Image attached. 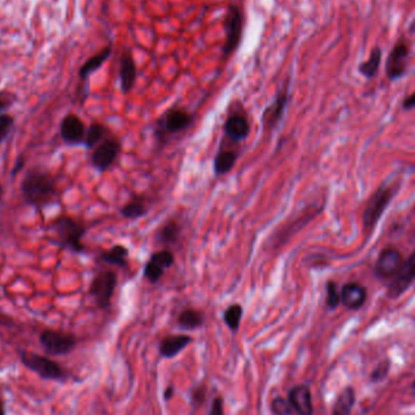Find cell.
<instances>
[{
  "instance_id": "obj_1",
  "label": "cell",
  "mask_w": 415,
  "mask_h": 415,
  "mask_svg": "<svg viewBox=\"0 0 415 415\" xmlns=\"http://www.w3.org/2000/svg\"><path fill=\"white\" fill-rule=\"evenodd\" d=\"M21 193L26 203L43 209L55 203L58 196L56 179L49 171L32 168L21 181Z\"/></svg>"
},
{
  "instance_id": "obj_2",
  "label": "cell",
  "mask_w": 415,
  "mask_h": 415,
  "mask_svg": "<svg viewBox=\"0 0 415 415\" xmlns=\"http://www.w3.org/2000/svg\"><path fill=\"white\" fill-rule=\"evenodd\" d=\"M18 359L22 364L33 371L40 379L44 380L56 381V383H65L68 380V373L60 363L50 359L49 356L28 352V351H20Z\"/></svg>"
},
{
  "instance_id": "obj_3",
  "label": "cell",
  "mask_w": 415,
  "mask_h": 415,
  "mask_svg": "<svg viewBox=\"0 0 415 415\" xmlns=\"http://www.w3.org/2000/svg\"><path fill=\"white\" fill-rule=\"evenodd\" d=\"M53 230L60 240V244L65 247L66 249L75 254H83L85 252V247L82 242L87 232V226L84 223L70 216H61L54 221Z\"/></svg>"
},
{
  "instance_id": "obj_4",
  "label": "cell",
  "mask_w": 415,
  "mask_h": 415,
  "mask_svg": "<svg viewBox=\"0 0 415 415\" xmlns=\"http://www.w3.org/2000/svg\"><path fill=\"white\" fill-rule=\"evenodd\" d=\"M395 192H396V188L385 185L378 188L374 194L369 198L367 206L363 211V228L366 233L374 231L376 223H379L385 210L392 201Z\"/></svg>"
},
{
  "instance_id": "obj_5",
  "label": "cell",
  "mask_w": 415,
  "mask_h": 415,
  "mask_svg": "<svg viewBox=\"0 0 415 415\" xmlns=\"http://www.w3.org/2000/svg\"><path fill=\"white\" fill-rule=\"evenodd\" d=\"M117 284H118V277L112 270L99 272L92 278L90 288H89V295L99 309L105 310L111 306Z\"/></svg>"
},
{
  "instance_id": "obj_6",
  "label": "cell",
  "mask_w": 415,
  "mask_h": 415,
  "mask_svg": "<svg viewBox=\"0 0 415 415\" xmlns=\"http://www.w3.org/2000/svg\"><path fill=\"white\" fill-rule=\"evenodd\" d=\"M194 117L184 109H171L158 120L156 135L158 140H166L169 136L187 130L192 125Z\"/></svg>"
},
{
  "instance_id": "obj_7",
  "label": "cell",
  "mask_w": 415,
  "mask_h": 415,
  "mask_svg": "<svg viewBox=\"0 0 415 415\" xmlns=\"http://www.w3.org/2000/svg\"><path fill=\"white\" fill-rule=\"evenodd\" d=\"M39 342L48 356L61 357L70 354L77 346V337L68 333L47 329L40 333Z\"/></svg>"
},
{
  "instance_id": "obj_8",
  "label": "cell",
  "mask_w": 415,
  "mask_h": 415,
  "mask_svg": "<svg viewBox=\"0 0 415 415\" xmlns=\"http://www.w3.org/2000/svg\"><path fill=\"white\" fill-rule=\"evenodd\" d=\"M243 35V13L238 6H231L226 16V42L223 45V57L235 53Z\"/></svg>"
},
{
  "instance_id": "obj_9",
  "label": "cell",
  "mask_w": 415,
  "mask_h": 415,
  "mask_svg": "<svg viewBox=\"0 0 415 415\" xmlns=\"http://www.w3.org/2000/svg\"><path fill=\"white\" fill-rule=\"evenodd\" d=\"M403 260L402 254L393 247H386L383 249L378 260H376L374 272L378 278L380 280H391L397 275L399 270L402 268Z\"/></svg>"
},
{
  "instance_id": "obj_10",
  "label": "cell",
  "mask_w": 415,
  "mask_h": 415,
  "mask_svg": "<svg viewBox=\"0 0 415 415\" xmlns=\"http://www.w3.org/2000/svg\"><path fill=\"white\" fill-rule=\"evenodd\" d=\"M175 264V256L169 249H161L151 254L149 261L144 267V277L151 284H156L162 280L166 270Z\"/></svg>"
},
{
  "instance_id": "obj_11",
  "label": "cell",
  "mask_w": 415,
  "mask_h": 415,
  "mask_svg": "<svg viewBox=\"0 0 415 415\" xmlns=\"http://www.w3.org/2000/svg\"><path fill=\"white\" fill-rule=\"evenodd\" d=\"M122 151L120 142L116 139H105L97 144L92 154V164L97 171L104 173L109 171L117 161L119 153Z\"/></svg>"
},
{
  "instance_id": "obj_12",
  "label": "cell",
  "mask_w": 415,
  "mask_h": 415,
  "mask_svg": "<svg viewBox=\"0 0 415 415\" xmlns=\"http://www.w3.org/2000/svg\"><path fill=\"white\" fill-rule=\"evenodd\" d=\"M288 104L289 87L288 84H285L280 92H277L275 100L272 101L271 105L267 106L265 111H264L261 119L264 130H273L280 124V120L283 119Z\"/></svg>"
},
{
  "instance_id": "obj_13",
  "label": "cell",
  "mask_w": 415,
  "mask_h": 415,
  "mask_svg": "<svg viewBox=\"0 0 415 415\" xmlns=\"http://www.w3.org/2000/svg\"><path fill=\"white\" fill-rule=\"evenodd\" d=\"M87 128L77 114H67L60 124V135L63 142L70 146L84 144Z\"/></svg>"
},
{
  "instance_id": "obj_14",
  "label": "cell",
  "mask_w": 415,
  "mask_h": 415,
  "mask_svg": "<svg viewBox=\"0 0 415 415\" xmlns=\"http://www.w3.org/2000/svg\"><path fill=\"white\" fill-rule=\"evenodd\" d=\"M415 280V250L409 255V258L403 262L402 268L399 270L397 275L392 278L390 283V297H401L407 289L411 287V284Z\"/></svg>"
},
{
  "instance_id": "obj_15",
  "label": "cell",
  "mask_w": 415,
  "mask_h": 415,
  "mask_svg": "<svg viewBox=\"0 0 415 415\" xmlns=\"http://www.w3.org/2000/svg\"><path fill=\"white\" fill-rule=\"evenodd\" d=\"M409 56V48L406 42L401 40L395 45L386 62V73L391 80L401 78L407 70V62Z\"/></svg>"
},
{
  "instance_id": "obj_16",
  "label": "cell",
  "mask_w": 415,
  "mask_h": 415,
  "mask_svg": "<svg viewBox=\"0 0 415 415\" xmlns=\"http://www.w3.org/2000/svg\"><path fill=\"white\" fill-rule=\"evenodd\" d=\"M223 131L230 140L235 142L244 141L250 134L249 120L244 114H231L223 124Z\"/></svg>"
},
{
  "instance_id": "obj_17",
  "label": "cell",
  "mask_w": 415,
  "mask_h": 415,
  "mask_svg": "<svg viewBox=\"0 0 415 415\" xmlns=\"http://www.w3.org/2000/svg\"><path fill=\"white\" fill-rule=\"evenodd\" d=\"M119 79H120V90L124 95H127L135 87L136 79H137L135 60L130 53H124L120 57Z\"/></svg>"
},
{
  "instance_id": "obj_18",
  "label": "cell",
  "mask_w": 415,
  "mask_h": 415,
  "mask_svg": "<svg viewBox=\"0 0 415 415\" xmlns=\"http://www.w3.org/2000/svg\"><path fill=\"white\" fill-rule=\"evenodd\" d=\"M341 304L349 310H359L367 300V292L359 283H347L340 292Z\"/></svg>"
},
{
  "instance_id": "obj_19",
  "label": "cell",
  "mask_w": 415,
  "mask_h": 415,
  "mask_svg": "<svg viewBox=\"0 0 415 415\" xmlns=\"http://www.w3.org/2000/svg\"><path fill=\"white\" fill-rule=\"evenodd\" d=\"M289 403L300 415H312V397L307 386H297L289 393Z\"/></svg>"
},
{
  "instance_id": "obj_20",
  "label": "cell",
  "mask_w": 415,
  "mask_h": 415,
  "mask_svg": "<svg viewBox=\"0 0 415 415\" xmlns=\"http://www.w3.org/2000/svg\"><path fill=\"white\" fill-rule=\"evenodd\" d=\"M191 341L192 337L188 335H169L163 339L159 346V351L164 357L171 359L181 352L188 344H191Z\"/></svg>"
},
{
  "instance_id": "obj_21",
  "label": "cell",
  "mask_w": 415,
  "mask_h": 415,
  "mask_svg": "<svg viewBox=\"0 0 415 415\" xmlns=\"http://www.w3.org/2000/svg\"><path fill=\"white\" fill-rule=\"evenodd\" d=\"M100 259L112 266L125 268L129 265V249L125 245L116 244L101 254Z\"/></svg>"
},
{
  "instance_id": "obj_22",
  "label": "cell",
  "mask_w": 415,
  "mask_h": 415,
  "mask_svg": "<svg viewBox=\"0 0 415 415\" xmlns=\"http://www.w3.org/2000/svg\"><path fill=\"white\" fill-rule=\"evenodd\" d=\"M112 55V48L107 47V48L101 50L100 53L94 55L90 57L83 66L82 68L79 70V77L85 80L89 78V75H92L94 72H97V70H100L101 66L104 65L109 56Z\"/></svg>"
},
{
  "instance_id": "obj_23",
  "label": "cell",
  "mask_w": 415,
  "mask_h": 415,
  "mask_svg": "<svg viewBox=\"0 0 415 415\" xmlns=\"http://www.w3.org/2000/svg\"><path fill=\"white\" fill-rule=\"evenodd\" d=\"M237 158L238 156L235 151H220L215 156L214 166H213L214 174L216 176L228 174L236 166Z\"/></svg>"
},
{
  "instance_id": "obj_24",
  "label": "cell",
  "mask_w": 415,
  "mask_h": 415,
  "mask_svg": "<svg viewBox=\"0 0 415 415\" xmlns=\"http://www.w3.org/2000/svg\"><path fill=\"white\" fill-rule=\"evenodd\" d=\"M204 321L206 317L202 311L196 310V309H186L180 314L178 323L182 329L193 330L202 327L204 324Z\"/></svg>"
},
{
  "instance_id": "obj_25",
  "label": "cell",
  "mask_w": 415,
  "mask_h": 415,
  "mask_svg": "<svg viewBox=\"0 0 415 415\" xmlns=\"http://www.w3.org/2000/svg\"><path fill=\"white\" fill-rule=\"evenodd\" d=\"M354 404V391L352 388H346L337 396V402L333 408L332 415H349Z\"/></svg>"
},
{
  "instance_id": "obj_26",
  "label": "cell",
  "mask_w": 415,
  "mask_h": 415,
  "mask_svg": "<svg viewBox=\"0 0 415 415\" xmlns=\"http://www.w3.org/2000/svg\"><path fill=\"white\" fill-rule=\"evenodd\" d=\"M107 135V129H106L100 123H92L90 127L87 128V134H85V140L84 146L87 149H94L97 144H101L105 140Z\"/></svg>"
},
{
  "instance_id": "obj_27",
  "label": "cell",
  "mask_w": 415,
  "mask_h": 415,
  "mask_svg": "<svg viewBox=\"0 0 415 415\" xmlns=\"http://www.w3.org/2000/svg\"><path fill=\"white\" fill-rule=\"evenodd\" d=\"M180 232H181V228L179 223L171 220L163 225L162 228L158 232L157 238L162 244L173 245L179 240Z\"/></svg>"
},
{
  "instance_id": "obj_28",
  "label": "cell",
  "mask_w": 415,
  "mask_h": 415,
  "mask_svg": "<svg viewBox=\"0 0 415 415\" xmlns=\"http://www.w3.org/2000/svg\"><path fill=\"white\" fill-rule=\"evenodd\" d=\"M147 213H149L147 206L140 199L128 202L127 204H124L120 208V214L123 218H128V220H137V218H144Z\"/></svg>"
},
{
  "instance_id": "obj_29",
  "label": "cell",
  "mask_w": 415,
  "mask_h": 415,
  "mask_svg": "<svg viewBox=\"0 0 415 415\" xmlns=\"http://www.w3.org/2000/svg\"><path fill=\"white\" fill-rule=\"evenodd\" d=\"M381 62V50L380 48H374L371 50V56L367 61L363 62L359 66V72L367 78H373L378 73L379 66Z\"/></svg>"
},
{
  "instance_id": "obj_30",
  "label": "cell",
  "mask_w": 415,
  "mask_h": 415,
  "mask_svg": "<svg viewBox=\"0 0 415 415\" xmlns=\"http://www.w3.org/2000/svg\"><path fill=\"white\" fill-rule=\"evenodd\" d=\"M243 317V307L240 304H232L223 312V322L232 332H237Z\"/></svg>"
},
{
  "instance_id": "obj_31",
  "label": "cell",
  "mask_w": 415,
  "mask_h": 415,
  "mask_svg": "<svg viewBox=\"0 0 415 415\" xmlns=\"http://www.w3.org/2000/svg\"><path fill=\"white\" fill-rule=\"evenodd\" d=\"M326 293H327V297H326V304H327L328 307H329L330 310L337 309V306L341 304V295L339 289H337V283H335L334 280H329V282H327V285H326Z\"/></svg>"
},
{
  "instance_id": "obj_32",
  "label": "cell",
  "mask_w": 415,
  "mask_h": 415,
  "mask_svg": "<svg viewBox=\"0 0 415 415\" xmlns=\"http://www.w3.org/2000/svg\"><path fill=\"white\" fill-rule=\"evenodd\" d=\"M13 127V117L8 113L0 114V144L8 137Z\"/></svg>"
},
{
  "instance_id": "obj_33",
  "label": "cell",
  "mask_w": 415,
  "mask_h": 415,
  "mask_svg": "<svg viewBox=\"0 0 415 415\" xmlns=\"http://www.w3.org/2000/svg\"><path fill=\"white\" fill-rule=\"evenodd\" d=\"M272 411L275 415H292V409L284 398H275L272 402Z\"/></svg>"
},
{
  "instance_id": "obj_34",
  "label": "cell",
  "mask_w": 415,
  "mask_h": 415,
  "mask_svg": "<svg viewBox=\"0 0 415 415\" xmlns=\"http://www.w3.org/2000/svg\"><path fill=\"white\" fill-rule=\"evenodd\" d=\"M16 97L11 92H0V114L5 113L6 109L13 106Z\"/></svg>"
},
{
  "instance_id": "obj_35",
  "label": "cell",
  "mask_w": 415,
  "mask_h": 415,
  "mask_svg": "<svg viewBox=\"0 0 415 415\" xmlns=\"http://www.w3.org/2000/svg\"><path fill=\"white\" fill-rule=\"evenodd\" d=\"M388 373H389V362L385 361L379 364V367H376L374 373L371 374V378H373V380H380V379H384Z\"/></svg>"
},
{
  "instance_id": "obj_36",
  "label": "cell",
  "mask_w": 415,
  "mask_h": 415,
  "mask_svg": "<svg viewBox=\"0 0 415 415\" xmlns=\"http://www.w3.org/2000/svg\"><path fill=\"white\" fill-rule=\"evenodd\" d=\"M209 415H223V403L221 398H215Z\"/></svg>"
},
{
  "instance_id": "obj_37",
  "label": "cell",
  "mask_w": 415,
  "mask_h": 415,
  "mask_svg": "<svg viewBox=\"0 0 415 415\" xmlns=\"http://www.w3.org/2000/svg\"><path fill=\"white\" fill-rule=\"evenodd\" d=\"M25 163H26V159L23 157V154H21V156L16 159L15 164H13L11 176H15V175L18 174V171H21L22 168L25 166Z\"/></svg>"
},
{
  "instance_id": "obj_38",
  "label": "cell",
  "mask_w": 415,
  "mask_h": 415,
  "mask_svg": "<svg viewBox=\"0 0 415 415\" xmlns=\"http://www.w3.org/2000/svg\"><path fill=\"white\" fill-rule=\"evenodd\" d=\"M413 109H415V92L403 101V109L411 111Z\"/></svg>"
},
{
  "instance_id": "obj_39",
  "label": "cell",
  "mask_w": 415,
  "mask_h": 415,
  "mask_svg": "<svg viewBox=\"0 0 415 415\" xmlns=\"http://www.w3.org/2000/svg\"><path fill=\"white\" fill-rule=\"evenodd\" d=\"M10 323L11 321L6 316L0 315V326H8Z\"/></svg>"
},
{
  "instance_id": "obj_40",
  "label": "cell",
  "mask_w": 415,
  "mask_h": 415,
  "mask_svg": "<svg viewBox=\"0 0 415 415\" xmlns=\"http://www.w3.org/2000/svg\"><path fill=\"white\" fill-rule=\"evenodd\" d=\"M0 415H6V409H5V404L3 399L0 398Z\"/></svg>"
},
{
  "instance_id": "obj_41",
  "label": "cell",
  "mask_w": 415,
  "mask_h": 415,
  "mask_svg": "<svg viewBox=\"0 0 415 415\" xmlns=\"http://www.w3.org/2000/svg\"><path fill=\"white\" fill-rule=\"evenodd\" d=\"M173 396V388H168L166 391V399H169V398Z\"/></svg>"
},
{
  "instance_id": "obj_42",
  "label": "cell",
  "mask_w": 415,
  "mask_h": 415,
  "mask_svg": "<svg viewBox=\"0 0 415 415\" xmlns=\"http://www.w3.org/2000/svg\"><path fill=\"white\" fill-rule=\"evenodd\" d=\"M1 197H3V187L0 186V201H1Z\"/></svg>"
},
{
  "instance_id": "obj_43",
  "label": "cell",
  "mask_w": 415,
  "mask_h": 415,
  "mask_svg": "<svg viewBox=\"0 0 415 415\" xmlns=\"http://www.w3.org/2000/svg\"><path fill=\"white\" fill-rule=\"evenodd\" d=\"M414 386H415V383H414Z\"/></svg>"
}]
</instances>
